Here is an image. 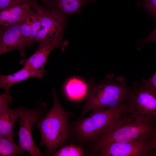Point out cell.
Returning a JSON list of instances; mask_svg holds the SVG:
<instances>
[{
    "instance_id": "6da1fadb",
    "label": "cell",
    "mask_w": 156,
    "mask_h": 156,
    "mask_svg": "<svg viewBox=\"0 0 156 156\" xmlns=\"http://www.w3.org/2000/svg\"><path fill=\"white\" fill-rule=\"evenodd\" d=\"M156 124L145 122L132 114L127 109L113 120L95 140L88 145L90 153L113 142H146Z\"/></svg>"
},
{
    "instance_id": "7a4b0ae2",
    "label": "cell",
    "mask_w": 156,
    "mask_h": 156,
    "mask_svg": "<svg viewBox=\"0 0 156 156\" xmlns=\"http://www.w3.org/2000/svg\"><path fill=\"white\" fill-rule=\"evenodd\" d=\"M53 105L45 117L38 122L34 127H38L41 136L40 147L44 146V155L53 156L57 149L66 145L71 133L69 119L72 115L60 104L55 89L53 88Z\"/></svg>"
},
{
    "instance_id": "3957f363",
    "label": "cell",
    "mask_w": 156,
    "mask_h": 156,
    "mask_svg": "<svg viewBox=\"0 0 156 156\" xmlns=\"http://www.w3.org/2000/svg\"><path fill=\"white\" fill-rule=\"evenodd\" d=\"M92 85L88 88L79 119L95 109L116 107L130 96L131 86L127 85L126 79L122 76L114 78L113 74H109L103 80Z\"/></svg>"
},
{
    "instance_id": "277c9868",
    "label": "cell",
    "mask_w": 156,
    "mask_h": 156,
    "mask_svg": "<svg viewBox=\"0 0 156 156\" xmlns=\"http://www.w3.org/2000/svg\"><path fill=\"white\" fill-rule=\"evenodd\" d=\"M127 107V100L113 108L93 109L88 116L79 119L70 125L71 136L80 144L88 145L97 138L105 128Z\"/></svg>"
},
{
    "instance_id": "5b68a950",
    "label": "cell",
    "mask_w": 156,
    "mask_h": 156,
    "mask_svg": "<svg viewBox=\"0 0 156 156\" xmlns=\"http://www.w3.org/2000/svg\"><path fill=\"white\" fill-rule=\"evenodd\" d=\"M131 86L129 111L140 119L156 124V92L144 78L140 83L135 82Z\"/></svg>"
},
{
    "instance_id": "8992f818",
    "label": "cell",
    "mask_w": 156,
    "mask_h": 156,
    "mask_svg": "<svg viewBox=\"0 0 156 156\" xmlns=\"http://www.w3.org/2000/svg\"><path fill=\"white\" fill-rule=\"evenodd\" d=\"M22 111L19 118L18 145L32 156L44 155L35 144L32 137L31 129L34 125L43 118L50 110L45 102L40 101L36 107L28 109L22 106Z\"/></svg>"
},
{
    "instance_id": "52a82bcc",
    "label": "cell",
    "mask_w": 156,
    "mask_h": 156,
    "mask_svg": "<svg viewBox=\"0 0 156 156\" xmlns=\"http://www.w3.org/2000/svg\"><path fill=\"white\" fill-rule=\"evenodd\" d=\"M39 16L40 29L36 34L34 43L46 40L63 41L66 25V16L53 9L39 4L35 0L29 2Z\"/></svg>"
},
{
    "instance_id": "ba28073f",
    "label": "cell",
    "mask_w": 156,
    "mask_h": 156,
    "mask_svg": "<svg viewBox=\"0 0 156 156\" xmlns=\"http://www.w3.org/2000/svg\"><path fill=\"white\" fill-rule=\"evenodd\" d=\"M38 42V46L33 54L28 58L21 60L19 64L43 77L46 72L44 66L48 63L47 57L49 53L57 48H61L63 51L67 46L68 42L64 40H46Z\"/></svg>"
},
{
    "instance_id": "9c48e42d",
    "label": "cell",
    "mask_w": 156,
    "mask_h": 156,
    "mask_svg": "<svg viewBox=\"0 0 156 156\" xmlns=\"http://www.w3.org/2000/svg\"><path fill=\"white\" fill-rule=\"evenodd\" d=\"M152 150L148 141L113 142L99 149L95 153L99 156H148Z\"/></svg>"
},
{
    "instance_id": "30bf717a",
    "label": "cell",
    "mask_w": 156,
    "mask_h": 156,
    "mask_svg": "<svg viewBox=\"0 0 156 156\" xmlns=\"http://www.w3.org/2000/svg\"><path fill=\"white\" fill-rule=\"evenodd\" d=\"M21 21L12 25L0 27V54L14 50L19 51L21 55L25 53L22 48L21 35Z\"/></svg>"
},
{
    "instance_id": "8fae6325",
    "label": "cell",
    "mask_w": 156,
    "mask_h": 156,
    "mask_svg": "<svg viewBox=\"0 0 156 156\" xmlns=\"http://www.w3.org/2000/svg\"><path fill=\"white\" fill-rule=\"evenodd\" d=\"M29 2L15 5L0 10V27L22 21L34 10Z\"/></svg>"
},
{
    "instance_id": "7c38bea8",
    "label": "cell",
    "mask_w": 156,
    "mask_h": 156,
    "mask_svg": "<svg viewBox=\"0 0 156 156\" xmlns=\"http://www.w3.org/2000/svg\"><path fill=\"white\" fill-rule=\"evenodd\" d=\"M34 10L21 23V35L22 48L24 52L25 48L31 47L36 34L40 29L39 16Z\"/></svg>"
},
{
    "instance_id": "4fadbf2b",
    "label": "cell",
    "mask_w": 156,
    "mask_h": 156,
    "mask_svg": "<svg viewBox=\"0 0 156 156\" xmlns=\"http://www.w3.org/2000/svg\"><path fill=\"white\" fill-rule=\"evenodd\" d=\"M22 108L11 109L9 107L0 111V137L14 139V124L20 117Z\"/></svg>"
},
{
    "instance_id": "5bb4252c",
    "label": "cell",
    "mask_w": 156,
    "mask_h": 156,
    "mask_svg": "<svg viewBox=\"0 0 156 156\" xmlns=\"http://www.w3.org/2000/svg\"><path fill=\"white\" fill-rule=\"evenodd\" d=\"M32 77H36L40 80L43 77L27 67H23L16 72L7 75H0V87L5 90H9L14 84Z\"/></svg>"
},
{
    "instance_id": "9a60e30c",
    "label": "cell",
    "mask_w": 156,
    "mask_h": 156,
    "mask_svg": "<svg viewBox=\"0 0 156 156\" xmlns=\"http://www.w3.org/2000/svg\"><path fill=\"white\" fill-rule=\"evenodd\" d=\"M89 0H51L45 7L55 10L64 15L79 12Z\"/></svg>"
},
{
    "instance_id": "2e32d148",
    "label": "cell",
    "mask_w": 156,
    "mask_h": 156,
    "mask_svg": "<svg viewBox=\"0 0 156 156\" xmlns=\"http://www.w3.org/2000/svg\"><path fill=\"white\" fill-rule=\"evenodd\" d=\"M63 90L65 95L68 98L77 100L86 97L88 88L83 81L79 79L73 78L66 83Z\"/></svg>"
},
{
    "instance_id": "e0dca14e",
    "label": "cell",
    "mask_w": 156,
    "mask_h": 156,
    "mask_svg": "<svg viewBox=\"0 0 156 156\" xmlns=\"http://www.w3.org/2000/svg\"><path fill=\"white\" fill-rule=\"evenodd\" d=\"M24 151L15 142L14 139L0 137V156H15L25 155Z\"/></svg>"
},
{
    "instance_id": "ac0fdd59",
    "label": "cell",
    "mask_w": 156,
    "mask_h": 156,
    "mask_svg": "<svg viewBox=\"0 0 156 156\" xmlns=\"http://www.w3.org/2000/svg\"><path fill=\"white\" fill-rule=\"evenodd\" d=\"M85 151L81 146L71 144L60 148L57 151L54 156H83Z\"/></svg>"
},
{
    "instance_id": "d6986e66",
    "label": "cell",
    "mask_w": 156,
    "mask_h": 156,
    "mask_svg": "<svg viewBox=\"0 0 156 156\" xmlns=\"http://www.w3.org/2000/svg\"><path fill=\"white\" fill-rule=\"evenodd\" d=\"M137 4L138 6L145 9L156 20V0H143Z\"/></svg>"
},
{
    "instance_id": "ffe728a7",
    "label": "cell",
    "mask_w": 156,
    "mask_h": 156,
    "mask_svg": "<svg viewBox=\"0 0 156 156\" xmlns=\"http://www.w3.org/2000/svg\"><path fill=\"white\" fill-rule=\"evenodd\" d=\"M12 98L9 90H5L3 93L0 94V111L9 107L11 104Z\"/></svg>"
},
{
    "instance_id": "44dd1931",
    "label": "cell",
    "mask_w": 156,
    "mask_h": 156,
    "mask_svg": "<svg viewBox=\"0 0 156 156\" xmlns=\"http://www.w3.org/2000/svg\"><path fill=\"white\" fill-rule=\"evenodd\" d=\"M30 0H0V10L17 4L29 2Z\"/></svg>"
},
{
    "instance_id": "7402d4cb",
    "label": "cell",
    "mask_w": 156,
    "mask_h": 156,
    "mask_svg": "<svg viewBox=\"0 0 156 156\" xmlns=\"http://www.w3.org/2000/svg\"><path fill=\"white\" fill-rule=\"evenodd\" d=\"M148 142L151 149L156 151V127L153 131Z\"/></svg>"
},
{
    "instance_id": "603a6c76",
    "label": "cell",
    "mask_w": 156,
    "mask_h": 156,
    "mask_svg": "<svg viewBox=\"0 0 156 156\" xmlns=\"http://www.w3.org/2000/svg\"><path fill=\"white\" fill-rule=\"evenodd\" d=\"M156 42V28L146 38L142 40L141 42V46H143L149 42Z\"/></svg>"
},
{
    "instance_id": "cb8c5ba5",
    "label": "cell",
    "mask_w": 156,
    "mask_h": 156,
    "mask_svg": "<svg viewBox=\"0 0 156 156\" xmlns=\"http://www.w3.org/2000/svg\"><path fill=\"white\" fill-rule=\"evenodd\" d=\"M146 80L150 86L156 92V72L151 77Z\"/></svg>"
},
{
    "instance_id": "d4e9b609",
    "label": "cell",
    "mask_w": 156,
    "mask_h": 156,
    "mask_svg": "<svg viewBox=\"0 0 156 156\" xmlns=\"http://www.w3.org/2000/svg\"><path fill=\"white\" fill-rule=\"evenodd\" d=\"M43 3L44 5H47L51 0H40Z\"/></svg>"
},
{
    "instance_id": "484cf974",
    "label": "cell",
    "mask_w": 156,
    "mask_h": 156,
    "mask_svg": "<svg viewBox=\"0 0 156 156\" xmlns=\"http://www.w3.org/2000/svg\"><path fill=\"white\" fill-rule=\"evenodd\" d=\"M89 0L92 1L93 2H95V0Z\"/></svg>"
}]
</instances>
